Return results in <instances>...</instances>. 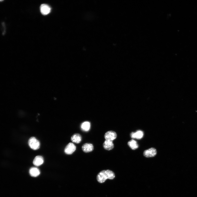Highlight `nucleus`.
<instances>
[{
	"label": "nucleus",
	"instance_id": "obj_1",
	"mask_svg": "<svg viewBox=\"0 0 197 197\" xmlns=\"http://www.w3.org/2000/svg\"><path fill=\"white\" fill-rule=\"evenodd\" d=\"M115 177V173L113 171L109 170H105L99 173L97 177V179L99 183H103L108 179L112 180Z\"/></svg>",
	"mask_w": 197,
	"mask_h": 197
},
{
	"label": "nucleus",
	"instance_id": "obj_2",
	"mask_svg": "<svg viewBox=\"0 0 197 197\" xmlns=\"http://www.w3.org/2000/svg\"><path fill=\"white\" fill-rule=\"evenodd\" d=\"M28 144L30 147L33 150H36L40 148L39 141L34 137H32L29 139Z\"/></svg>",
	"mask_w": 197,
	"mask_h": 197
},
{
	"label": "nucleus",
	"instance_id": "obj_3",
	"mask_svg": "<svg viewBox=\"0 0 197 197\" xmlns=\"http://www.w3.org/2000/svg\"><path fill=\"white\" fill-rule=\"evenodd\" d=\"M76 148V146L74 144L70 143L66 146L64 152L67 154L71 155L75 151Z\"/></svg>",
	"mask_w": 197,
	"mask_h": 197
},
{
	"label": "nucleus",
	"instance_id": "obj_4",
	"mask_svg": "<svg viewBox=\"0 0 197 197\" xmlns=\"http://www.w3.org/2000/svg\"><path fill=\"white\" fill-rule=\"evenodd\" d=\"M156 149L154 148H151L145 151L143 155L146 158H151L155 156L157 154Z\"/></svg>",
	"mask_w": 197,
	"mask_h": 197
},
{
	"label": "nucleus",
	"instance_id": "obj_5",
	"mask_svg": "<svg viewBox=\"0 0 197 197\" xmlns=\"http://www.w3.org/2000/svg\"><path fill=\"white\" fill-rule=\"evenodd\" d=\"M117 135L116 133L113 131H109L106 132L104 135L105 140L113 141L116 139Z\"/></svg>",
	"mask_w": 197,
	"mask_h": 197
},
{
	"label": "nucleus",
	"instance_id": "obj_6",
	"mask_svg": "<svg viewBox=\"0 0 197 197\" xmlns=\"http://www.w3.org/2000/svg\"><path fill=\"white\" fill-rule=\"evenodd\" d=\"M51 8L47 5L43 4L40 7V10L41 14L44 15H47L51 11Z\"/></svg>",
	"mask_w": 197,
	"mask_h": 197
},
{
	"label": "nucleus",
	"instance_id": "obj_7",
	"mask_svg": "<svg viewBox=\"0 0 197 197\" xmlns=\"http://www.w3.org/2000/svg\"><path fill=\"white\" fill-rule=\"evenodd\" d=\"M82 149L83 152L88 153L92 151L94 149V147L91 143H86L82 145Z\"/></svg>",
	"mask_w": 197,
	"mask_h": 197
},
{
	"label": "nucleus",
	"instance_id": "obj_8",
	"mask_svg": "<svg viewBox=\"0 0 197 197\" xmlns=\"http://www.w3.org/2000/svg\"><path fill=\"white\" fill-rule=\"evenodd\" d=\"M44 160L42 156H36L33 160V163L36 166H38L41 165L44 163Z\"/></svg>",
	"mask_w": 197,
	"mask_h": 197
},
{
	"label": "nucleus",
	"instance_id": "obj_9",
	"mask_svg": "<svg viewBox=\"0 0 197 197\" xmlns=\"http://www.w3.org/2000/svg\"><path fill=\"white\" fill-rule=\"evenodd\" d=\"M103 146L105 149L110 150L112 149L114 147V145L113 141L105 140L103 143Z\"/></svg>",
	"mask_w": 197,
	"mask_h": 197
},
{
	"label": "nucleus",
	"instance_id": "obj_10",
	"mask_svg": "<svg viewBox=\"0 0 197 197\" xmlns=\"http://www.w3.org/2000/svg\"><path fill=\"white\" fill-rule=\"evenodd\" d=\"M144 135L143 132L141 130H138L135 133L132 132L131 134V137L133 139H142Z\"/></svg>",
	"mask_w": 197,
	"mask_h": 197
},
{
	"label": "nucleus",
	"instance_id": "obj_11",
	"mask_svg": "<svg viewBox=\"0 0 197 197\" xmlns=\"http://www.w3.org/2000/svg\"><path fill=\"white\" fill-rule=\"evenodd\" d=\"M39 169L36 167L31 168L29 170V173L31 176L34 177H36L40 174Z\"/></svg>",
	"mask_w": 197,
	"mask_h": 197
},
{
	"label": "nucleus",
	"instance_id": "obj_12",
	"mask_svg": "<svg viewBox=\"0 0 197 197\" xmlns=\"http://www.w3.org/2000/svg\"><path fill=\"white\" fill-rule=\"evenodd\" d=\"M71 140L73 142L79 143L81 141L82 137L79 134H75L72 136Z\"/></svg>",
	"mask_w": 197,
	"mask_h": 197
},
{
	"label": "nucleus",
	"instance_id": "obj_13",
	"mask_svg": "<svg viewBox=\"0 0 197 197\" xmlns=\"http://www.w3.org/2000/svg\"><path fill=\"white\" fill-rule=\"evenodd\" d=\"M91 128V123L88 121L82 123L81 125V128L83 131L88 132Z\"/></svg>",
	"mask_w": 197,
	"mask_h": 197
},
{
	"label": "nucleus",
	"instance_id": "obj_14",
	"mask_svg": "<svg viewBox=\"0 0 197 197\" xmlns=\"http://www.w3.org/2000/svg\"><path fill=\"white\" fill-rule=\"evenodd\" d=\"M128 145L132 149L135 150L138 147V145L136 141L134 140H131L128 143Z\"/></svg>",
	"mask_w": 197,
	"mask_h": 197
}]
</instances>
